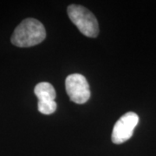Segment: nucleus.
<instances>
[{
  "instance_id": "1",
  "label": "nucleus",
  "mask_w": 156,
  "mask_h": 156,
  "mask_svg": "<svg viewBox=\"0 0 156 156\" xmlns=\"http://www.w3.org/2000/svg\"><path fill=\"white\" fill-rule=\"evenodd\" d=\"M45 37L46 31L44 24L35 18H26L15 29L11 41L17 47L27 48L42 43Z\"/></svg>"
},
{
  "instance_id": "2",
  "label": "nucleus",
  "mask_w": 156,
  "mask_h": 156,
  "mask_svg": "<svg viewBox=\"0 0 156 156\" xmlns=\"http://www.w3.org/2000/svg\"><path fill=\"white\" fill-rule=\"evenodd\" d=\"M67 12L69 19L84 36L89 37H96L98 36V22L91 11L83 6L71 5L68 7Z\"/></svg>"
},
{
  "instance_id": "3",
  "label": "nucleus",
  "mask_w": 156,
  "mask_h": 156,
  "mask_svg": "<svg viewBox=\"0 0 156 156\" xmlns=\"http://www.w3.org/2000/svg\"><path fill=\"white\" fill-rule=\"evenodd\" d=\"M65 88L69 99L77 104H83L90 97V89L87 79L81 74L69 75L65 80Z\"/></svg>"
},
{
  "instance_id": "4",
  "label": "nucleus",
  "mask_w": 156,
  "mask_h": 156,
  "mask_svg": "<svg viewBox=\"0 0 156 156\" xmlns=\"http://www.w3.org/2000/svg\"><path fill=\"white\" fill-rule=\"evenodd\" d=\"M139 122V116L134 112H128L121 117L113 128L111 139L115 144H122L129 140Z\"/></svg>"
},
{
  "instance_id": "5",
  "label": "nucleus",
  "mask_w": 156,
  "mask_h": 156,
  "mask_svg": "<svg viewBox=\"0 0 156 156\" xmlns=\"http://www.w3.org/2000/svg\"><path fill=\"white\" fill-rule=\"evenodd\" d=\"M35 95L38 98L37 108L44 115H51L56 110V90L49 83H40L34 89Z\"/></svg>"
}]
</instances>
